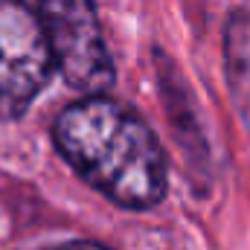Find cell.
<instances>
[{"mask_svg":"<svg viewBox=\"0 0 250 250\" xmlns=\"http://www.w3.org/2000/svg\"><path fill=\"white\" fill-rule=\"evenodd\" d=\"M62 157L105 198L128 209H146L166 195V157L134 111L105 96L64 108L53 125Z\"/></svg>","mask_w":250,"mask_h":250,"instance_id":"cell-1","label":"cell"},{"mask_svg":"<svg viewBox=\"0 0 250 250\" xmlns=\"http://www.w3.org/2000/svg\"><path fill=\"white\" fill-rule=\"evenodd\" d=\"M53 64L82 93H102L114 84V64L93 0H41L38 9Z\"/></svg>","mask_w":250,"mask_h":250,"instance_id":"cell-2","label":"cell"},{"mask_svg":"<svg viewBox=\"0 0 250 250\" xmlns=\"http://www.w3.org/2000/svg\"><path fill=\"white\" fill-rule=\"evenodd\" d=\"M56 64L35 9L0 0V114L18 117L44 90Z\"/></svg>","mask_w":250,"mask_h":250,"instance_id":"cell-3","label":"cell"},{"mask_svg":"<svg viewBox=\"0 0 250 250\" xmlns=\"http://www.w3.org/2000/svg\"><path fill=\"white\" fill-rule=\"evenodd\" d=\"M224 67L227 84L250 131V12H236L224 32Z\"/></svg>","mask_w":250,"mask_h":250,"instance_id":"cell-4","label":"cell"},{"mask_svg":"<svg viewBox=\"0 0 250 250\" xmlns=\"http://www.w3.org/2000/svg\"><path fill=\"white\" fill-rule=\"evenodd\" d=\"M50 250H111V248L96 245V242H67V245H59V248H50Z\"/></svg>","mask_w":250,"mask_h":250,"instance_id":"cell-5","label":"cell"}]
</instances>
